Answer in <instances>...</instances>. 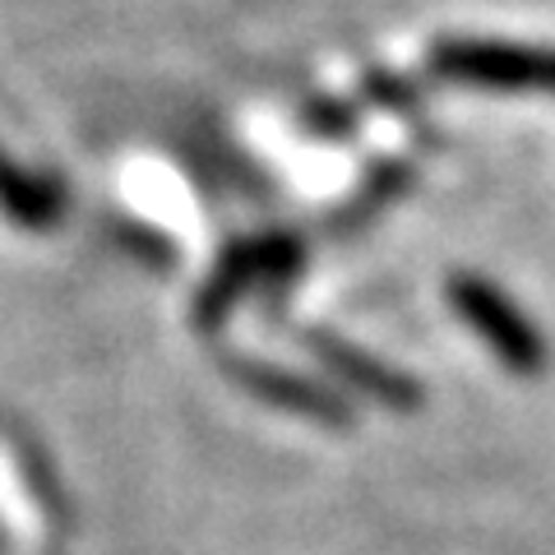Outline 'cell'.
Here are the masks:
<instances>
[{
	"label": "cell",
	"mask_w": 555,
	"mask_h": 555,
	"mask_svg": "<svg viewBox=\"0 0 555 555\" xmlns=\"http://www.w3.org/2000/svg\"><path fill=\"white\" fill-rule=\"evenodd\" d=\"M426 69L444 83H459V89L555 98V47L495 42V38H444L426 51Z\"/></svg>",
	"instance_id": "cell-1"
},
{
	"label": "cell",
	"mask_w": 555,
	"mask_h": 555,
	"mask_svg": "<svg viewBox=\"0 0 555 555\" xmlns=\"http://www.w3.org/2000/svg\"><path fill=\"white\" fill-rule=\"evenodd\" d=\"M449 297H454V310L477 328L486 347H491L509 371H518V375L542 371V361H546L542 334H537L532 320L495 283H486V278H454Z\"/></svg>",
	"instance_id": "cell-2"
},
{
	"label": "cell",
	"mask_w": 555,
	"mask_h": 555,
	"mask_svg": "<svg viewBox=\"0 0 555 555\" xmlns=\"http://www.w3.org/2000/svg\"><path fill=\"white\" fill-rule=\"evenodd\" d=\"M324 357L334 361V366H343V375H352L361 389H371L375 398H385V403H393V408L416 403V385H412L408 375H398V371L379 366V361L357 357V352H347V347H338V343H328V347H324Z\"/></svg>",
	"instance_id": "cell-3"
}]
</instances>
